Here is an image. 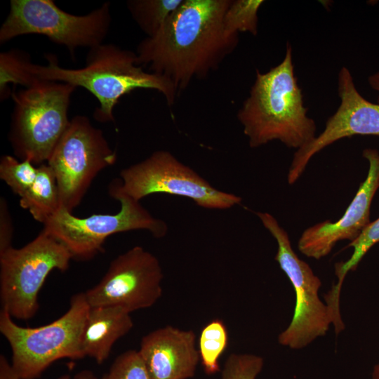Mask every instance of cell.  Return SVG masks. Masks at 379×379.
I'll use <instances>...</instances> for the list:
<instances>
[{"mask_svg":"<svg viewBox=\"0 0 379 379\" xmlns=\"http://www.w3.org/2000/svg\"><path fill=\"white\" fill-rule=\"evenodd\" d=\"M230 3L183 0L154 36L139 43L138 65L171 80L178 93L205 78L238 44V34L226 32L223 24Z\"/></svg>","mask_w":379,"mask_h":379,"instance_id":"cell-1","label":"cell"},{"mask_svg":"<svg viewBox=\"0 0 379 379\" xmlns=\"http://www.w3.org/2000/svg\"><path fill=\"white\" fill-rule=\"evenodd\" d=\"M237 117L252 148L279 140L298 150L316 138L317 126L304 105L289 44L279 64L265 73L256 70Z\"/></svg>","mask_w":379,"mask_h":379,"instance_id":"cell-2","label":"cell"},{"mask_svg":"<svg viewBox=\"0 0 379 379\" xmlns=\"http://www.w3.org/2000/svg\"><path fill=\"white\" fill-rule=\"evenodd\" d=\"M46 65L26 63L27 71L43 81L67 83L88 91L98 100L94 112L99 122L114 121L113 109L125 95L138 88L152 89L161 93L172 105L178 91L171 80L145 71L138 65L135 53L114 44H101L89 49L85 65L79 69L63 68L54 55L47 54Z\"/></svg>","mask_w":379,"mask_h":379,"instance_id":"cell-3","label":"cell"},{"mask_svg":"<svg viewBox=\"0 0 379 379\" xmlns=\"http://www.w3.org/2000/svg\"><path fill=\"white\" fill-rule=\"evenodd\" d=\"M73 85L40 80L11 93L14 107L8 139L20 160L48 161L70 120L67 112Z\"/></svg>","mask_w":379,"mask_h":379,"instance_id":"cell-4","label":"cell"},{"mask_svg":"<svg viewBox=\"0 0 379 379\" xmlns=\"http://www.w3.org/2000/svg\"><path fill=\"white\" fill-rule=\"evenodd\" d=\"M89 310L85 293H77L62 316L36 328L18 326L1 310L0 332L11 346V365L16 375L20 379H35L58 359L85 357L81 337Z\"/></svg>","mask_w":379,"mask_h":379,"instance_id":"cell-5","label":"cell"},{"mask_svg":"<svg viewBox=\"0 0 379 379\" xmlns=\"http://www.w3.org/2000/svg\"><path fill=\"white\" fill-rule=\"evenodd\" d=\"M108 191L110 197L120 202L117 213L79 218L60 208L44 224L43 230L62 244L72 258H93L103 250L108 237L119 232L145 230L156 238L166 235V222L152 215L140 201L121 192L112 182Z\"/></svg>","mask_w":379,"mask_h":379,"instance_id":"cell-6","label":"cell"},{"mask_svg":"<svg viewBox=\"0 0 379 379\" xmlns=\"http://www.w3.org/2000/svg\"><path fill=\"white\" fill-rule=\"evenodd\" d=\"M111 20L108 2L88 14L76 15L52 0H11L0 28V43L24 34H40L65 46L73 57L78 48L90 49L102 44Z\"/></svg>","mask_w":379,"mask_h":379,"instance_id":"cell-7","label":"cell"},{"mask_svg":"<svg viewBox=\"0 0 379 379\" xmlns=\"http://www.w3.org/2000/svg\"><path fill=\"white\" fill-rule=\"evenodd\" d=\"M71 259L68 250L44 230L24 246L0 253L1 310L12 318H32L46 279L54 270L65 271Z\"/></svg>","mask_w":379,"mask_h":379,"instance_id":"cell-8","label":"cell"},{"mask_svg":"<svg viewBox=\"0 0 379 379\" xmlns=\"http://www.w3.org/2000/svg\"><path fill=\"white\" fill-rule=\"evenodd\" d=\"M117 159L102 130L87 117L74 116L47 161L57 180L60 208L72 213L98 174Z\"/></svg>","mask_w":379,"mask_h":379,"instance_id":"cell-9","label":"cell"},{"mask_svg":"<svg viewBox=\"0 0 379 379\" xmlns=\"http://www.w3.org/2000/svg\"><path fill=\"white\" fill-rule=\"evenodd\" d=\"M120 177L111 182L138 201L164 193L190 199L209 209H227L241 202L240 197L213 187L166 150L155 151L145 160L122 169Z\"/></svg>","mask_w":379,"mask_h":379,"instance_id":"cell-10","label":"cell"},{"mask_svg":"<svg viewBox=\"0 0 379 379\" xmlns=\"http://www.w3.org/2000/svg\"><path fill=\"white\" fill-rule=\"evenodd\" d=\"M263 226L276 239L274 257L289 279L295 293V305L289 326L279 337V344L292 349L303 348L317 337L326 335L332 324L331 313L318 295L321 283L307 263L294 252L287 232L268 213L258 212Z\"/></svg>","mask_w":379,"mask_h":379,"instance_id":"cell-11","label":"cell"},{"mask_svg":"<svg viewBox=\"0 0 379 379\" xmlns=\"http://www.w3.org/2000/svg\"><path fill=\"white\" fill-rule=\"evenodd\" d=\"M163 277L156 256L136 246L115 258L85 295L90 307L118 306L131 313L157 302L163 292Z\"/></svg>","mask_w":379,"mask_h":379,"instance_id":"cell-12","label":"cell"},{"mask_svg":"<svg viewBox=\"0 0 379 379\" xmlns=\"http://www.w3.org/2000/svg\"><path fill=\"white\" fill-rule=\"evenodd\" d=\"M338 91L340 105L327 120L324 130L295 152L288 173L290 185L298 180L314 155L334 142L357 135L379 136V103L369 102L360 94L345 67L338 74Z\"/></svg>","mask_w":379,"mask_h":379,"instance_id":"cell-13","label":"cell"},{"mask_svg":"<svg viewBox=\"0 0 379 379\" xmlns=\"http://www.w3.org/2000/svg\"><path fill=\"white\" fill-rule=\"evenodd\" d=\"M363 157L369 164L367 176L343 215L333 222L317 223L301 234L298 249L307 257L319 260L326 256L336 243L355 240L371 222V206L379 188V152L367 148L364 149Z\"/></svg>","mask_w":379,"mask_h":379,"instance_id":"cell-14","label":"cell"},{"mask_svg":"<svg viewBox=\"0 0 379 379\" xmlns=\"http://www.w3.org/2000/svg\"><path fill=\"white\" fill-rule=\"evenodd\" d=\"M138 352L152 379H190L200 361L194 331L171 326L143 336Z\"/></svg>","mask_w":379,"mask_h":379,"instance_id":"cell-15","label":"cell"},{"mask_svg":"<svg viewBox=\"0 0 379 379\" xmlns=\"http://www.w3.org/2000/svg\"><path fill=\"white\" fill-rule=\"evenodd\" d=\"M131 312L118 306L90 307L81 337L84 354L103 363L112 346L133 328Z\"/></svg>","mask_w":379,"mask_h":379,"instance_id":"cell-16","label":"cell"},{"mask_svg":"<svg viewBox=\"0 0 379 379\" xmlns=\"http://www.w3.org/2000/svg\"><path fill=\"white\" fill-rule=\"evenodd\" d=\"M20 206L43 224L60 208L57 180L47 164L38 166L34 182L20 197Z\"/></svg>","mask_w":379,"mask_h":379,"instance_id":"cell-17","label":"cell"},{"mask_svg":"<svg viewBox=\"0 0 379 379\" xmlns=\"http://www.w3.org/2000/svg\"><path fill=\"white\" fill-rule=\"evenodd\" d=\"M379 243V218L371 222L361 234L348 244L354 251L350 258L335 265L337 283L333 286L324 298L334 321L341 320L340 312V295L343 281L350 271L354 270L368 251L375 244Z\"/></svg>","mask_w":379,"mask_h":379,"instance_id":"cell-18","label":"cell"},{"mask_svg":"<svg viewBox=\"0 0 379 379\" xmlns=\"http://www.w3.org/2000/svg\"><path fill=\"white\" fill-rule=\"evenodd\" d=\"M183 0H130L128 9L138 26L147 35L154 36Z\"/></svg>","mask_w":379,"mask_h":379,"instance_id":"cell-19","label":"cell"},{"mask_svg":"<svg viewBox=\"0 0 379 379\" xmlns=\"http://www.w3.org/2000/svg\"><path fill=\"white\" fill-rule=\"evenodd\" d=\"M228 344V331L222 320L213 319L201 329L198 351L200 362L207 375H213L220 371L219 361Z\"/></svg>","mask_w":379,"mask_h":379,"instance_id":"cell-20","label":"cell"},{"mask_svg":"<svg viewBox=\"0 0 379 379\" xmlns=\"http://www.w3.org/2000/svg\"><path fill=\"white\" fill-rule=\"evenodd\" d=\"M29 55L25 52L11 49L0 53V97L5 100L11 95L8 84L22 85L29 87L40 80L29 74L26 69V63L29 60Z\"/></svg>","mask_w":379,"mask_h":379,"instance_id":"cell-21","label":"cell"},{"mask_svg":"<svg viewBox=\"0 0 379 379\" xmlns=\"http://www.w3.org/2000/svg\"><path fill=\"white\" fill-rule=\"evenodd\" d=\"M264 3L262 0H231L223 18L226 32L232 34L248 32L258 34V13Z\"/></svg>","mask_w":379,"mask_h":379,"instance_id":"cell-22","label":"cell"},{"mask_svg":"<svg viewBox=\"0 0 379 379\" xmlns=\"http://www.w3.org/2000/svg\"><path fill=\"white\" fill-rule=\"evenodd\" d=\"M38 166L29 160H18L11 155H4L0 160V178L19 197L34 182Z\"/></svg>","mask_w":379,"mask_h":379,"instance_id":"cell-23","label":"cell"},{"mask_svg":"<svg viewBox=\"0 0 379 379\" xmlns=\"http://www.w3.org/2000/svg\"><path fill=\"white\" fill-rule=\"evenodd\" d=\"M263 366L264 359L260 356L232 353L225 362L220 379H255Z\"/></svg>","mask_w":379,"mask_h":379,"instance_id":"cell-24","label":"cell"},{"mask_svg":"<svg viewBox=\"0 0 379 379\" xmlns=\"http://www.w3.org/2000/svg\"><path fill=\"white\" fill-rule=\"evenodd\" d=\"M105 379H152L138 351L128 350L112 363Z\"/></svg>","mask_w":379,"mask_h":379,"instance_id":"cell-25","label":"cell"},{"mask_svg":"<svg viewBox=\"0 0 379 379\" xmlns=\"http://www.w3.org/2000/svg\"><path fill=\"white\" fill-rule=\"evenodd\" d=\"M13 233L12 220L8 206L4 198L0 201V253L13 247L11 241Z\"/></svg>","mask_w":379,"mask_h":379,"instance_id":"cell-26","label":"cell"},{"mask_svg":"<svg viewBox=\"0 0 379 379\" xmlns=\"http://www.w3.org/2000/svg\"><path fill=\"white\" fill-rule=\"evenodd\" d=\"M0 379H20L2 354L0 356ZM60 379H69V378L62 377ZM76 379H93V376L88 372H84L80 373ZM101 379H105V376L103 375Z\"/></svg>","mask_w":379,"mask_h":379,"instance_id":"cell-27","label":"cell"},{"mask_svg":"<svg viewBox=\"0 0 379 379\" xmlns=\"http://www.w3.org/2000/svg\"><path fill=\"white\" fill-rule=\"evenodd\" d=\"M368 83L371 88L378 93V103H379V71L368 77Z\"/></svg>","mask_w":379,"mask_h":379,"instance_id":"cell-28","label":"cell"},{"mask_svg":"<svg viewBox=\"0 0 379 379\" xmlns=\"http://www.w3.org/2000/svg\"><path fill=\"white\" fill-rule=\"evenodd\" d=\"M371 379H379V364L375 366Z\"/></svg>","mask_w":379,"mask_h":379,"instance_id":"cell-29","label":"cell"}]
</instances>
